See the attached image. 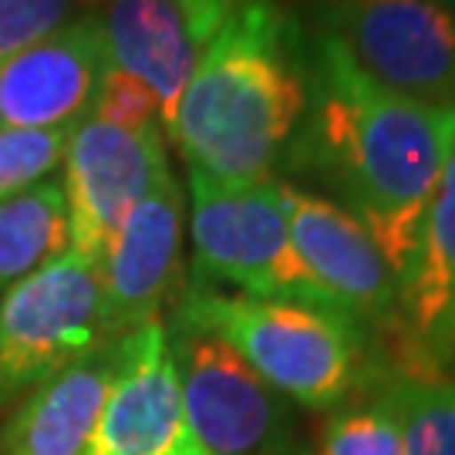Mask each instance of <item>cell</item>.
Wrapping results in <instances>:
<instances>
[{
  "instance_id": "1",
  "label": "cell",
  "mask_w": 455,
  "mask_h": 455,
  "mask_svg": "<svg viewBox=\"0 0 455 455\" xmlns=\"http://www.w3.org/2000/svg\"><path fill=\"white\" fill-rule=\"evenodd\" d=\"M455 146V105H428L374 82L341 41L307 37V112L287 156L324 182L371 233L405 287L425 212ZM327 196V199H331Z\"/></svg>"
},
{
  "instance_id": "2",
  "label": "cell",
  "mask_w": 455,
  "mask_h": 455,
  "mask_svg": "<svg viewBox=\"0 0 455 455\" xmlns=\"http://www.w3.org/2000/svg\"><path fill=\"white\" fill-rule=\"evenodd\" d=\"M307 112V37L283 0H240L199 61L169 139L186 169L229 186L276 182Z\"/></svg>"
},
{
  "instance_id": "3",
  "label": "cell",
  "mask_w": 455,
  "mask_h": 455,
  "mask_svg": "<svg viewBox=\"0 0 455 455\" xmlns=\"http://www.w3.org/2000/svg\"><path fill=\"white\" fill-rule=\"evenodd\" d=\"M172 317L220 334L270 388L310 411L341 408L371 385V338L334 310L189 283Z\"/></svg>"
},
{
  "instance_id": "4",
  "label": "cell",
  "mask_w": 455,
  "mask_h": 455,
  "mask_svg": "<svg viewBox=\"0 0 455 455\" xmlns=\"http://www.w3.org/2000/svg\"><path fill=\"white\" fill-rule=\"evenodd\" d=\"M186 180L193 283H227L260 300H297L334 310L293 250L280 180L260 186H229L199 169H186Z\"/></svg>"
},
{
  "instance_id": "5",
  "label": "cell",
  "mask_w": 455,
  "mask_h": 455,
  "mask_svg": "<svg viewBox=\"0 0 455 455\" xmlns=\"http://www.w3.org/2000/svg\"><path fill=\"white\" fill-rule=\"evenodd\" d=\"M108 344L101 267L68 250L0 297V408Z\"/></svg>"
},
{
  "instance_id": "6",
  "label": "cell",
  "mask_w": 455,
  "mask_h": 455,
  "mask_svg": "<svg viewBox=\"0 0 455 455\" xmlns=\"http://www.w3.org/2000/svg\"><path fill=\"white\" fill-rule=\"evenodd\" d=\"M304 7L374 82L428 105H455V11L435 0H304Z\"/></svg>"
},
{
  "instance_id": "7",
  "label": "cell",
  "mask_w": 455,
  "mask_h": 455,
  "mask_svg": "<svg viewBox=\"0 0 455 455\" xmlns=\"http://www.w3.org/2000/svg\"><path fill=\"white\" fill-rule=\"evenodd\" d=\"M169 347L180 374L182 408L206 455H270L287 432V405L220 334L176 321Z\"/></svg>"
},
{
  "instance_id": "8",
  "label": "cell",
  "mask_w": 455,
  "mask_h": 455,
  "mask_svg": "<svg viewBox=\"0 0 455 455\" xmlns=\"http://www.w3.org/2000/svg\"><path fill=\"white\" fill-rule=\"evenodd\" d=\"M280 193L293 250L334 310L368 338L395 341L402 331V287L371 233L327 196L291 182H280Z\"/></svg>"
},
{
  "instance_id": "9",
  "label": "cell",
  "mask_w": 455,
  "mask_h": 455,
  "mask_svg": "<svg viewBox=\"0 0 455 455\" xmlns=\"http://www.w3.org/2000/svg\"><path fill=\"white\" fill-rule=\"evenodd\" d=\"M169 172L163 125L132 132L84 118L68 139L61 180L71 250L101 260L115 229Z\"/></svg>"
},
{
  "instance_id": "10",
  "label": "cell",
  "mask_w": 455,
  "mask_h": 455,
  "mask_svg": "<svg viewBox=\"0 0 455 455\" xmlns=\"http://www.w3.org/2000/svg\"><path fill=\"white\" fill-rule=\"evenodd\" d=\"M115 374L84 455H206L182 408L163 321L118 338Z\"/></svg>"
},
{
  "instance_id": "11",
  "label": "cell",
  "mask_w": 455,
  "mask_h": 455,
  "mask_svg": "<svg viewBox=\"0 0 455 455\" xmlns=\"http://www.w3.org/2000/svg\"><path fill=\"white\" fill-rule=\"evenodd\" d=\"M186 196L169 172L125 216L101 253V304L108 341L163 321V307L180 287Z\"/></svg>"
},
{
  "instance_id": "12",
  "label": "cell",
  "mask_w": 455,
  "mask_h": 455,
  "mask_svg": "<svg viewBox=\"0 0 455 455\" xmlns=\"http://www.w3.org/2000/svg\"><path fill=\"white\" fill-rule=\"evenodd\" d=\"M108 65L101 20H68L0 68V129H75L82 125Z\"/></svg>"
},
{
  "instance_id": "13",
  "label": "cell",
  "mask_w": 455,
  "mask_h": 455,
  "mask_svg": "<svg viewBox=\"0 0 455 455\" xmlns=\"http://www.w3.org/2000/svg\"><path fill=\"white\" fill-rule=\"evenodd\" d=\"M398 371L442 374L455 364V146L425 212L415 263L402 287Z\"/></svg>"
},
{
  "instance_id": "14",
  "label": "cell",
  "mask_w": 455,
  "mask_h": 455,
  "mask_svg": "<svg viewBox=\"0 0 455 455\" xmlns=\"http://www.w3.org/2000/svg\"><path fill=\"white\" fill-rule=\"evenodd\" d=\"M115 347H101L20 398L0 428V455H84L108 398Z\"/></svg>"
},
{
  "instance_id": "15",
  "label": "cell",
  "mask_w": 455,
  "mask_h": 455,
  "mask_svg": "<svg viewBox=\"0 0 455 455\" xmlns=\"http://www.w3.org/2000/svg\"><path fill=\"white\" fill-rule=\"evenodd\" d=\"M101 20L108 65L129 71L156 92L163 129H172L180 98L193 78L199 48L176 0H108Z\"/></svg>"
},
{
  "instance_id": "16",
  "label": "cell",
  "mask_w": 455,
  "mask_h": 455,
  "mask_svg": "<svg viewBox=\"0 0 455 455\" xmlns=\"http://www.w3.org/2000/svg\"><path fill=\"white\" fill-rule=\"evenodd\" d=\"M71 250L61 180H44L0 199V297Z\"/></svg>"
},
{
  "instance_id": "17",
  "label": "cell",
  "mask_w": 455,
  "mask_h": 455,
  "mask_svg": "<svg viewBox=\"0 0 455 455\" xmlns=\"http://www.w3.org/2000/svg\"><path fill=\"white\" fill-rule=\"evenodd\" d=\"M402 408V455H455V371L388 378Z\"/></svg>"
},
{
  "instance_id": "18",
  "label": "cell",
  "mask_w": 455,
  "mask_h": 455,
  "mask_svg": "<svg viewBox=\"0 0 455 455\" xmlns=\"http://www.w3.org/2000/svg\"><path fill=\"white\" fill-rule=\"evenodd\" d=\"M321 455H402V408L388 381L361 391L327 419Z\"/></svg>"
},
{
  "instance_id": "19",
  "label": "cell",
  "mask_w": 455,
  "mask_h": 455,
  "mask_svg": "<svg viewBox=\"0 0 455 455\" xmlns=\"http://www.w3.org/2000/svg\"><path fill=\"white\" fill-rule=\"evenodd\" d=\"M75 129H0V199L51 180Z\"/></svg>"
},
{
  "instance_id": "20",
  "label": "cell",
  "mask_w": 455,
  "mask_h": 455,
  "mask_svg": "<svg viewBox=\"0 0 455 455\" xmlns=\"http://www.w3.org/2000/svg\"><path fill=\"white\" fill-rule=\"evenodd\" d=\"M88 118H98V122L115 125V129L139 132L148 125H163V105L142 78H135L115 65H105Z\"/></svg>"
},
{
  "instance_id": "21",
  "label": "cell",
  "mask_w": 455,
  "mask_h": 455,
  "mask_svg": "<svg viewBox=\"0 0 455 455\" xmlns=\"http://www.w3.org/2000/svg\"><path fill=\"white\" fill-rule=\"evenodd\" d=\"M78 0H0V68L14 54L61 31Z\"/></svg>"
},
{
  "instance_id": "22",
  "label": "cell",
  "mask_w": 455,
  "mask_h": 455,
  "mask_svg": "<svg viewBox=\"0 0 455 455\" xmlns=\"http://www.w3.org/2000/svg\"><path fill=\"white\" fill-rule=\"evenodd\" d=\"M176 4L186 17V28L193 34L196 48L203 51L212 41V34L227 24V17L236 11L240 0H176Z\"/></svg>"
},
{
  "instance_id": "23",
  "label": "cell",
  "mask_w": 455,
  "mask_h": 455,
  "mask_svg": "<svg viewBox=\"0 0 455 455\" xmlns=\"http://www.w3.org/2000/svg\"><path fill=\"white\" fill-rule=\"evenodd\" d=\"M435 4H442V7H449V11H455V0H435Z\"/></svg>"
},
{
  "instance_id": "24",
  "label": "cell",
  "mask_w": 455,
  "mask_h": 455,
  "mask_svg": "<svg viewBox=\"0 0 455 455\" xmlns=\"http://www.w3.org/2000/svg\"><path fill=\"white\" fill-rule=\"evenodd\" d=\"M287 455H307V452H287Z\"/></svg>"
}]
</instances>
